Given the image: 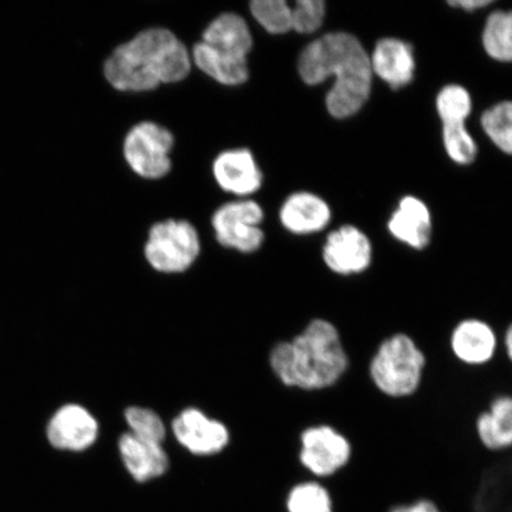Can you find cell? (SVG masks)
<instances>
[{
  "instance_id": "cell-1",
  "label": "cell",
  "mask_w": 512,
  "mask_h": 512,
  "mask_svg": "<svg viewBox=\"0 0 512 512\" xmlns=\"http://www.w3.org/2000/svg\"><path fill=\"white\" fill-rule=\"evenodd\" d=\"M298 72L310 86L334 75V87L325 102L336 119L356 114L369 99L373 80L370 57L361 42L348 32H330L310 43L299 57Z\"/></svg>"
},
{
  "instance_id": "cell-2",
  "label": "cell",
  "mask_w": 512,
  "mask_h": 512,
  "mask_svg": "<svg viewBox=\"0 0 512 512\" xmlns=\"http://www.w3.org/2000/svg\"><path fill=\"white\" fill-rule=\"evenodd\" d=\"M270 364L284 386L307 393L337 387L351 367L341 331L322 317L310 319L290 341L275 345Z\"/></svg>"
},
{
  "instance_id": "cell-3",
  "label": "cell",
  "mask_w": 512,
  "mask_h": 512,
  "mask_svg": "<svg viewBox=\"0 0 512 512\" xmlns=\"http://www.w3.org/2000/svg\"><path fill=\"white\" fill-rule=\"evenodd\" d=\"M104 70L106 80L120 92H149L187 78L191 57L174 32L150 28L115 49Z\"/></svg>"
},
{
  "instance_id": "cell-4",
  "label": "cell",
  "mask_w": 512,
  "mask_h": 512,
  "mask_svg": "<svg viewBox=\"0 0 512 512\" xmlns=\"http://www.w3.org/2000/svg\"><path fill=\"white\" fill-rule=\"evenodd\" d=\"M253 36L241 16L227 12L204 30L202 41L192 49L191 60L204 74L224 86H240L249 78L248 54Z\"/></svg>"
},
{
  "instance_id": "cell-5",
  "label": "cell",
  "mask_w": 512,
  "mask_h": 512,
  "mask_svg": "<svg viewBox=\"0 0 512 512\" xmlns=\"http://www.w3.org/2000/svg\"><path fill=\"white\" fill-rule=\"evenodd\" d=\"M427 356L406 332L382 339L368 363V377L377 393L390 400H407L424 383Z\"/></svg>"
},
{
  "instance_id": "cell-6",
  "label": "cell",
  "mask_w": 512,
  "mask_h": 512,
  "mask_svg": "<svg viewBox=\"0 0 512 512\" xmlns=\"http://www.w3.org/2000/svg\"><path fill=\"white\" fill-rule=\"evenodd\" d=\"M201 253L197 230L188 221L166 220L153 224L144 248L145 259L160 273L188 271Z\"/></svg>"
},
{
  "instance_id": "cell-7",
  "label": "cell",
  "mask_w": 512,
  "mask_h": 512,
  "mask_svg": "<svg viewBox=\"0 0 512 512\" xmlns=\"http://www.w3.org/2000/svg\"><path fill=\"white\" fill-rule=\"evenodd\" d=\"M299 463L317 478L342 473L354 457V446L343 432L330 424H313L299 435Z\"/></svg>"
},
{
  "instance_id": "cell-8",
  "label": "cell",
  "mask_w": 512,
  "mask_h": 512,
  "mask_svg": "<svg viewBox=\"0 0 512 512\" xmlns=\"http://www.w3.org/2000/svg\"><path fill=\"white\" fill-rule=\"evenodd\" d=\"M175 139L172 133L152 121L133 126L124 140V156L140 177L160 179L171 170L170 153Z\"/></svg>"
},
{
  "instance_id": "cell-9",
  "label": "cell",
  "mask_w": 512,
  "mask_h": 512,
  "mask_svg": "<svg viewBox=\"0 0 512 512\" xmlns=\"http://www.w3.org/2000/svg\"><path fill=\"white\" fill-rule=\"evenodd\" d=\"M264 210L258 203L242 200L224 204L211 219L216 240L226 248L241 253H254L262 246L265 234L260 228Z\"/></svg>"
},
{
  "instance_id": "cell-10",
  "label": "cell",
  "mask_w": 512,
  "mask_h": 512,
  "mask_svg": "<svg viewBox=\"0 0 512 512\" xmlns=\"http://www.w3.org/2000/svg\"><path fill=\"white\" fill-rule=\"evenodd\" d=\"M322 258L338 278L362 277L374 264V247L366 233L355 226L339 227L326 238Z\"/></svg>"
},
{
  "instance_id": "cell-11",
  "label": "cell",
  "mask_w": 512,
  "mask_h": 512,
  "mask_svg": "<svg viewBox=\"0 0 512 512\" xmlns=\"http://www.w3.org/2000/svg\"><path fill=\"white\" fill-rule=\"evenodd\" d=\"M448 349L460 366L479 369L494 362L501 350V336L482 318L467 317L453 326Z\"/></svg>"
},
{
  "instance_id": "cell-12",
  "label": "cell",
  "mask_w": 512,
  "mask_h": 512,
  "mask_svg": "<svg viewBox=\"0 0 512 512\" xmlns=\"http://www.w3.org/2000/svg\"><path fill=\"white\" fill-rule=\"evenodd\" d=\"M172 433L185 450L195 456H214L229 444V431L219 420L210 419L200 409L187 408L172 421Z\"/></svg>"
},
{
  "instance_id": "cell-13",
  "label": "cell",
  "mask_w": 512,
  "mask_h": 512,
  "mask_svg": "<svg viewBox=\"0 0 512 512\" xmlns=\"http://www.w3.org/2000/svg\"><path fill=\"white\" fill-rule=\"evenodd\" d=\"M99 424L87 408L68 403L57 409L47 427L51 446L60 451L83 452L95 444Z\"/></svg>"
},
{
  "instance_id": "cell-14",
  "label": "cell",
  "mask_w": 512,
  "mask_h": 512,
  "mask_svg": "<svg viewBox=\"0 0 512 512\" xmlns=\"http://www.w3.org/2000/svg\"><path fill=\"white\" fill-rule=\"evenodd\" d=\"M120 458L128 475L139 484L162 478L170 469V458L163 445L134 437L130 432L119 439Z\"/></svg>"
},
{
  "instance_id": "cell-15",
  "label": "cell",
  "mask_w": 512,
  "mask_h": 512,
  "mask_svg": "<svg viewBox=\"0 0 512 512\" xmlns=\"http://www.w3.org/2000/svg\"><path fill=\"white\" fill-rule=\"evenodd\" d=\"M213 174L222 190L238 196L252 195L262 184V172L247 149L220 153L214 160Z\"/></svg>"
},
{
  "instance_id": "cell-16",
  "label": "cell",
  "mask_w": 512,
  "mask_h": 512,
  "mask_svg": "<svg viewBox=\"0 0 512 512\" xmlns=\"http://www.w3.org/2000/svg\"><path fill=\"white\" fill-rule=\"evenodd\" d=\"M475 433L480 446L492 454L512 451V394L496 395L477 415Z\"/></svg>"
},
{
  "instance_id": "cell-17",
  "label": "cell",
  "mask_w": 512,
  "mask_h": 512,
  "mask_svg": "<svg viewBox=\"0 0 512 512\" xmlns=\"http://www.w3.org/2000/svg\"><path fill=\"white\" fill-rule=\"evenodd\" d=\"M389 233L415 252L425 251L432 242V219L426 204L412 196L402 198L388 223Z\"/></svg>"
},
{
  "instance_id": "cell-18",
  "label": "cell",
  "mask_w": 512,
  "mask_h": 512,
  "mask_svg": "<svg viewBox=\"0 0 512 512\" xmlns=\"http://www.w3.org/2000/svg\"><path fill=\"white\" fill-rule=\"evenodd\" d=\"M370 62L373 74L394 89L409 85L414 78L413 48L398 38H383L377 42Z\"/></svg>"
},
{
  "instance_id": "cell-19",
  "label": "cell",
  "mask_w": 512,
  "mask_h": 512,
  "mask_svg": "<svg viewBox=\"0 0 512 512\" xmlns=\"http://www.w3.org/2000/svg\"><path fill=\"white\" fill-rule=\"evenodd\" d=\"M331 210L328 204L310 192H297L288 197L280 209L284 228L296 235H310L328 226Z\"/></svg>"
},
{
  "instance_id": "cell-20",
  "label": "cell",
  "mask_w": 512,
  "mask_h": 512,
  "mask_svg": "<svg viewBox=\"0 0 512 512\" xmlns=\"http://www.w3.org/2000/svg\"><path fill=\"white\" fill-rule=\"evenodd\" d=\"M287 512H334V499L325 485L305 480L293 485L286 497Z\"/></svg>"
},
{
  "instance_id": "cell-21",
  "label": "cell",
  "mask_w": 512,
  "mask_h": 512,
  "mask_svg": "<svg viewBox=\"0 0 512 512\" xmlns=\"http://www.w3.org/2000/svg\"><path fill=\"white\" fill-rule=\"evenodd\" d=\"M483 46L491 59L512 62V10L496 11L486 21Z\"/></svg>"
},
{
  "instance_id": "cell-22",
  "label": "cell",
  "mask_w": 512,
  "mask_h": 512,
  "mask_svg": "<svg viewBox=\"0 0 512 512\" xmlns=\"http://www.w3.org/2000/svg\"><path fill=\"white\" fill-rule=\"evenodd\" d=\"M482 126L498 149L512 156V101L501 102L486 111Z\"/></svg>"
},
{
  "instance_id": "cell-23",
  "label": "cell",
  "mask_w": 512,
  "mask_h": 512,
  "mask_svg": "<svg viewBox=\"0 0 512 512\" xmlns=\"http://www.w3.org/2000/svg\"><path fill=\"white\" fill-rule=\"evenodd\" d=\"M251 12L270 34L283 35L292 30V9L284 0H254Z\"/></svg>"
},
{
  "instance_id": "cell-24",
  "label": "cell",
  "mask_w": 512,
  "mask_h": 512,
  "mask_svg": "<svg viewBox=\"0 0 512 512\" xmlns=\"http://www.w3.org/2000/svg\"><path fill=\"white\" fill-rule=\"evenodd\" d=\"M125 420L134 437L163 444L166 438V427L162 418L152 409L139 406L128 407L125 411Z\"/></svg>"
},
{
  "instance_id": "cell-25",
  "label": "cell",
  "mask_w": 512,
  "mask_h": 512,
  "mask_svg": "<svg viewBox=\"0 0 512 512\" xmlns=\"http://www.w3.org/2000/svg\"><path fill=\"white\" fill-rule=\"evenodd\" d=\"M471 108V96L462 86H446L438 94L437 110L443 124L465 123Z\"/></svg>"
},
{
  "instance_id": "cell-26",
  "label": "cell",
  "mask_w": 512,
  "mask_h": 512,
  "mask_svg": "<svg viewBox=\"0 0 512 512\" xmlns=\"http://www.w3.org/2000/svg\"><path fill=\"white\" fill-rule=\"evenodd\" d=\"M443 138L447 155L454 163L466 165L476 159L477 145L465 123L443 124Z\"/></svg>"
},
{
  "instance_id": "cell-27",
  "label": "cell",
  "mask_w": 512,
  "mask_h": 512,
  "mask_svg": "<svg viewBox=\"0 0 512 512\" xmlns=\"http://www.w3.org/2000/svg\"><path fill=\"white\" fill-rule=\"evenodd\" d=\"M325 11L323 0H298L292 9V30L298 34H313L322 27Z\"/></svg>"
},
{
  "instance_id": "cell-28",
  "label": "cell",
  "mask_w": 512,
  "mask_h": 512,
  "mask_svg": "<svg viewBox=\"0 0 512 512\" xmlns=\"http://www.w3.org/2000/svg\"><path fill=\"white\" fill-rule=\"evenodd\" d=\"M390 512H441L438 505L431 499L421 498L415 502L406 505H399Z\"/></svg>"
},
{
  "instance_id": "cell-29",
  "label": "cell",
  "mask_w": 512,
  "mask_h": 512,
  "mask_svg": "<svg viewBox=\"0 0 512 512\" xmlns=\"http://www.w3.org/2000/svg\"><path fill=\"white\" fill-rule=\"evenodd\" d=\"M501 352L512 368V323H510L502 332Z\"/></svg>"
},
{
  "instance_id": "cell-30",
  "label": "cell",
  "mask_w": 512,
  "mask_h": 512,
  "mask_svg": "<svg viewBox=\"0 0 512 512\" xmlns=\"http://www.w3.org/2000/svg\"><path fill=\"white\" fill-rule=\"evenodd\" d=\"M491 0H454V2H450L453 8H459L466 11H473L485 8V6L490 5Z\"/></svg>"
}]
</instances>
